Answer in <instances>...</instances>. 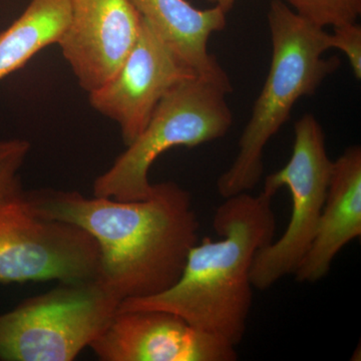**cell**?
<instances>
[{
  "label": "cell",
  "mask_w": 361,
  "mask_h": 361,
  "mask_svg": "<svg viewBox=\"0 0 361 361\" xmlns=\"http://www.w3.org/2000/svg\"><path fill=\"white\" fill-rule=\"evenodd\" d=\"M272 199L263 191L256 196L245 192L226 198L213 219L220 238L205 237L197 242L179 280L168 290L127 299L116 311H167L236 348L245 336L253 303L254 258L274 240Z\"/></svg>",
  "instance_id": "obj_2"
},
{
  "label": "cell",
  "mask_w": 361,
  "mask_h": 361,
  "mask_svg": "<svg viewBox=\"0 0 361 361\" xmlns=\"http://www.w3.org/2000/svg\"><path fill=\"white\" fill-rule=\"evenodd\" d=\"M142 18L149 21L199 77L233 90L231 80L208 51L213 33L224 30L227 14L218 7L199 9L187 0H130Z\"/></svg>",
  "instance_id": "obj_12"
},
{
  "label": "cell",
  "mask_w": 361,
  "mask_h": 361,
  "mask_svg": "<svg viewBox=\"0 0 361 361\" xmlns=\"http://www.w3.org/2000/svg\"><path fill=\"white\" fill-rule=\"evenodd\" d=\"M25 193L39 215L77 225L96 240L97 279L120 303L171 288L199 240L191 194L171 180L153 184L148 198L139 201L51 189Z\"/></svg>",
  "instance_id": "obj_1"
},
{
  "label": "cell",
  "mask_w": 361,
  "mask_h": 361,
  "mask_svg": "<svg viewBox=\"0 0 361 361\" xmlns=\"http://www.w3.org/2000/svg\"><path fill=\"white\" fill-rule=\"evenodd\" d=\"M228 92L201 77L188 78L158 104L148 125L94 183V196L118 201L148 198L149 172L157 159L176 147L194 148L228 134L233 114Z\"/></svg>",
  "instance_id": "obj_4"
},
{
  "label": "cell",
  "mask_w": 361,
  "mask_h": 361,
  "mask_svg": "<svg viewBox=\"0 0 361 361\" xmlns=\"http://www.w3.org/2000/svg\"><path fill=\"white\" fill-rule=\"evenodd\" d=\"M118 304L97 278L59 283L0 314V360H75L108 326Z\"/></svg>",
  "instance_id": "obj_5"
},
{
  "label": "cell",
  "mask_w": 361,
  "mask_h": 361,
  "mask_svg": "<svg viewBox=\"0 0 361 361\" xmlns=\"http://www.w3.org/2000/svg\"><path fill=\"white\" fill-rule=\"evenodd\" d=\"M332 166L322 125L312 114H305L294 125L288 163L265 179L263 192L270 196L274 197L282 187L288 188L292 212L283 235L256 254L251 269L254 288L266 290L295 272L314 238Z\"/></svg>",
  "instance_id": "obj_6"
},
{
  "label": "cell",
  "mask_w": 361,
  "mask_h": 361,
  "mask_svg": "<svg viewBox=\"0 0 361 361\" xmlns=\"http://www.w3.org/2000/svg\"><path fill=\"white\" fill-rule=\"evenodd\" d=\"M99 248L82 228L39 215L23 190L0 199V284L99 276Z\"/></svg>",
  "instance_id": "obj_7"
},
{
  "label": "cell",
  "mask_w": 361,
  "mask_h": 361,
  "mask_svg": "<svg viewBox=\"0 0 361 361\" xmlns=\"http://www.w3.org/2000/svg\"><path fill=\"white\" fill-rule=\"evenodd\" d=\"M70 20V0H32L20 18L0 33V80L44 47L58 44Z\"/></svg>",
  "instance_id": "obj_13"
},
{
  "label": "cell",
  "mask_w": 361,
  "mask_h": 361,
  "mask_svg": "<svg viewBox=\"0 0 361 361\" xmlns=\"http://www.w3.org/2000/svg\"><path fill=\"white\" fill-rule=\"evenodd\" d=\"M361 236V148L351 146L332 166L326 200L312 243L294 275L300 283L326 277L332 262Z\"/></svg>",
  "instance_id": "obj_11"
},
{
  "label": "cell",
  "mask_w": 361,
  "mask_h": 361,
  "mask_svg": "<svg viewBox=\"0 0 361 361\" xmlns=\"http://www.w3.org/2000/svg\"><path fill=\"white\" fill-rule=\"evenodd\" d=\"M329 49H338L348 58L356 80L361 78V26L348 23L334 28L329 33Z\"/></svg>",
  "instance_id": "obj_16"
},
{
  "label": "cell",
  "mask_w": 361,
  "mask_h": 361,
  "mask_svg": "<svg viewBox=\"0 0 361 361\" xmlns=\"http://www.w3.org/2000/svg\"><path fill=\"white\" fill-rule=\"evenodd\" d=\"M267 20L270 70L240 137L238 154L218 179V192L224 199L257 186L266 145L289 120L297 101L314 94L341 65L337 58H323L330 49L324 28L308 23L282 0L270 2Z\"/></svg>",
  "instance_id": "obj_3"
},
{
  "label": "cell",
  "mask_w": 361,
  "mask_h": 361,
  "mask_svg": "<svg viewBox=\"0 0 361 361\" xmlns=\"http://www.w3.org/2000/svg\"><path fill=\"white\" fill-rule=\"evenodd\" d=\"M208 1L212 4L213 6L218 7L221 11L228 14L232 11L237 0H208Z\"/></svg>",
  "instance_id": "obj_17"
},
{
  "label": "cell",
  "mask_w": 361,
  "mask_h": 361,
  "mask_svg": "<svg viewBox=\"0 0 361 361\" xmlns=\"http://www.w3.org/2000/svg\"><path fill=\"white\" fill-rule=\"evenodd\" d=\"M30 149L25 140L0 141V199L23 190L18 172Z\"/></svg>",
  "instance_id": "obj_15"
},
{
  "label": "cell",
  "mask_w": 361,
  "mask_h": 361,
  "mask_svg": "<svg viewBox=\"0 0 361 361\" xmlns=\"http://www.w3.org/2000/svg\"><path fill=\"white\" fill-rule=\"evenodd\" d=\"M294 13L318 27H337L357 21L361 0H282Z\"/></svg>",
  "instance_id": "obj_14"
},
{
  "label": "cell",
  "mask_w": 361,
  "mask_h": 361,
  "mask_svg": "<svg viewBox=\"0 0 361 361\" xmlns=\"http://www.w3.org/2000/svg\"><path fill=\"white\" fill-rule=\"evenodd\" d=\"M71 20L58 44L90 92L106 85L132 51L141 16L130 0H70Z\"/></svg>",
  "instance_id": "obj_10"
},
{
  "label": "cell",
  "mask_w": 361,
  "mask_h": 361,
  "mask_svg": "<svg viewBox=\"0 0 361 361\" xmlns=\"http://www.w3.org/2000/svg\"><path fill=\"white\" fill-rule=\"evenodd\" d=\"M104 361H235L236 348L163 310L116 311L90 343Z\"/></svg>",
  "instance_id": "obj_9"
},
{
  "label": "cell",
  "mask_w": 361,
  "mask_h": 361,
  "mask_svg": "<svg viewBox=\"0 0 361 361\" xmlns=\"http://www.w3.org/2000/svg\"><path fill=\"white\" fill-rule=\"evenodd\" d=\"M194 77L199 75L141 16L132 51L116 75L90 92V104L118 123L123 141L129 146L148 125L163 97L176 85Z\"/></svg>",
  "instance_id": "obj_8"
}]
</instances>
